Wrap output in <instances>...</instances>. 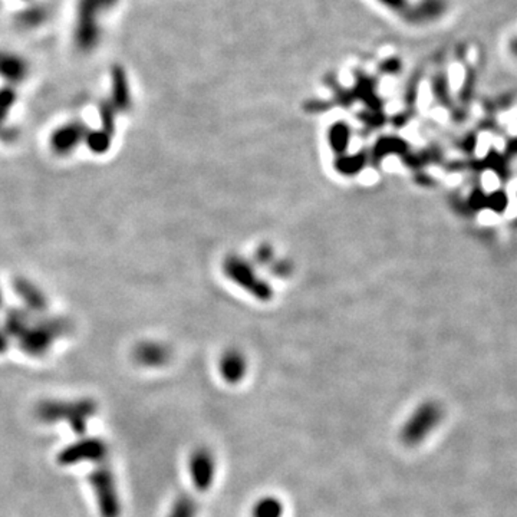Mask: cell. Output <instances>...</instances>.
I'll list each match as a JSON object with an SVG mask.
<instances>
[{
	"mask_svg": "<svg viewBox=\"0 0 517 517\" xmlns=\"http://www.w3.org/2000/svg\"><path fill=\"white\" fill-rule=\"evenodd\" d=\"M98 410L95 401L91 398L46 399L37 406V417L46 424L67 423L75 434L84 436L88 430V423Z\"/></svg>",
	"mask_w": 517,
	"mask_h": 517,
	"instance_id": "obj_1",
	"label": "cell"
},
{
	"mask_svg": "<svg viewBox=\"0 0 517 517\" xmlns=\"http://www.w3.org/2000/svg\"><path fill=\"white\" fill-rule=\"evenodd\" d=\"M138 364L144 366H161L168 362L170 359V351L163 345L155 344V342H148V344H141L135 349L134 354Z\"/></svg>",
	"mask_w": 517,
	"mask_h": 517,
	"instance_id": "obj_7",
	"label": "cell"
},
{
	"mask_svg": "<svg viewBox=\"0 0 517 517\" xmlns=\"http://www.w3.org/2000/svg\"><path fill=\"white\" fill-rule=\"evenodd\" d=\"M248 373V362L241 352L227 351L220 359V373L229 384H237Z\"/></svg>",
	"mask_w": 517,
	"mask_h": 517,
	"instance_id": "obj_6",
	"label": "cell"
},
{
	"mask_svg": "<svg viewBox=\"0 0 517 517\" xmlns=\"http://www.w3.org/2000/svg\"><path fill=\"white\" fill-rule=\"evenodd\" d=\"M108 453L110 450H108L107 443L103 439L82 437L75 443L63 447L56 455V462L63 467L81 464V463L101 464L107 462Z\"/></svg>",
	"mask_w": 517,
	"mask_h": 517,
	"instance_id": "obj_4",
	"label": "cell"
},
{
	"mask_svg": "<svg viewBox=\"0 0 517 517\" xmlns=\"http://www.w3.org/2000/svg\"><path fill=\"white\" fill-rule=\"evenodd\" d=\"M510 52H512V55L514 56L517 60V37H514L512 41H510Z\"/></svg>",
	"mask_w": 517,
	"mask_h": 517,
	"instance_id": "obj_10",
	"label": "cell"
},
{
	"mask_svg": "<svg viewBox=\"0 0 517 517\" xmlns=\"http://www.w3.org/2000/svg\"><path fill=\"white\" fill-rule=\"evenodd\" d=\"M441 408L436 403H424L411 414L399 431V439L408 447L417 446L427 439L441 420Z\"/></svg>",
	"mask_w": 517,
	"mask_h": 517,
	"instance_id": "obj_3",
	"label": "cell"
},
{
	"mask_svg": "<svg viewBox=\"0 0 517 517\" xmlns=\"http://www.w3.org/2000/svg\"><path fill=\"white\" fill-rule=\"evenodd\" d=\"M283 503L275 496H265L258 499L251 509V517H283Z\"/></svg>",
	"mask_w": 517,
	"mask_h": 517,
	"instance_id": "obj_9",
	"label": "cell"
},
{
	"mask_svg": "<svg viewBox=\"0 0 517 517\" xmlns=\"http://www.w3.org/2000/svg\"><path fill=\"white\" fill-rule=\"evenodd\" d=\"M189 474L196 490H210L216 479V458L211 450L199 447L193 451L189 458Z\"/></svg>",
	"mask_w": 517,
	"mask_h": 517,
	"instance_id": "obj_5",
	"label": "cell"
},
{
	"mask_svg": "<svg viewBox=\"0 0 517 517\" xmlns=\"http://www.w3.org/2000/svg\"><path fill=\"white\" fill-rule=\"evenodd\" d=\"M199 503L189 493H181L171 503L167 517H197Z\"/></svg>",
	"mask_w": 517,
	"mask_h": 517,
	"instance_id": "obj_8",
	"label": "cell"
},
{
	"mask_svg": "<svg viewBox=\"0 0 517 517\" xmlns=\"http://www.w3.org/2000/svg\"><path fill=\"white\" fill-rule=\"evenodd\" d=\"M89 486L95 496L96 507L101 517H119L122 513L121 497H119L117 477L111 465L107 462L96 464L89 473Z\"/></svg>",
	"mask_w": 517,
	"mask_h": 517,
	"instance_id": "obj_2",
	"label": "cell"
}]
</instances>
